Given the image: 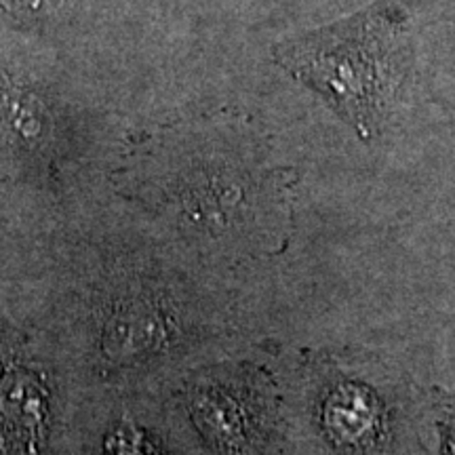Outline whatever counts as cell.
<instances>
[{
    "instance_id": "1",
    "label": "cell",
    "mask_w": 455,
    "mask_h": 455,
    "mask_svg": "<svg viewBox=\"0 0 455 455\" xmlns=\"http://www.w3.org/2000/svg\"><path fill=\"white\" fill-rule=\"evenodd\" d=\"M275 53L365 140L382 127L411 68L407 17L386 0L287 38Z\"/></svg>"
},
{
    "instance_id": "2",
    "label": "cell",
    "mask_w": 455,
    "mask_h": 455,
    "mask_svg": "<svg viewBox=\"0 0 455 455\" xmlns=\"http://www.w3.org/2000/svg\"><path fill=\"white\" fill-rule=\"evenodd\" d=\"M49 426L41 375L0 348V455H43Z\"/></svg>"
},
{
    "instance_id": "3",
    "label": "cell",
    "mask_w": 455,
    "mask_h": 455,
    "mask_svg": "<svg viewBox=\"0 0 455 455\" xmlns=\"http://www.w3.org/2000/svg\"><path fill=\"white\" fill-rule=\"evenodd\" d=\"M173 321L163 306L150 299L123 301L104 318L101 348L116 358L155 355L178 331Z\"/></svg>"
},
{
    "instance_id": "4",
    "label": "cell",
    "mask_w": 455,
    "mask_h": 455,
    "mask_svg": "<svg viewBox=\"0 0 455 455\" xmlns=\"http://www.w3.org/2000/svg\"><path fill=\"white\" fill-rule=\"evenodd\" d=\"M196 422L212 439L215 449L226 455H241L255 435V413L236 392L209 388L192 398Z\"/></svg>"
},
{
    "instance_id": "5",
    "label": "cell",
    "mask_w": 455,
    "mask_h": 455,
    "mask_svg": "<svg viewBox=\"0 0 455 455\" xmlns=\"http://www.w3.org/2000/svg\"><path fill=\"white\" fill-rule=\"evenodd\" d=\"M329 430L335 439L344 443H361L363 436L371 435L375 409L367 395L358 390H339L327 407Z\"/></svg>"
},
{
    "instance_id": "6",
    "label": "cell",
    "mask_w": 455,
    "mask_h": 455,
    "mask_svg": "<svg viewBox=\"0 0 455 455\" xmlns=\"http://www.w3.org/2000/svg\"><path fill=\"white\" fill-rule=\"evenodd\" d=\"M30 98L4 78H0V140L30 141L38 129V116Z\"/></svg>"
},
{
    "instance_id": "7",
    "label": "cell",
    "mask_w": 455,
    "mask_h": 455,
    "mask_svg": "<svg viewBox=\"0 0 455 455\" xmlns=\"http://www.w3.org/2000/svg\"><path fill=\"white\" fill-rule=\"evenodd\" d=\"M106 451L108 455H163L144 432L131 424H123L108 436Z\"/></svg>"
},
{
    "instance_id": "8",
    "label": "cell",
    "mask_w": 455,
    "mask_h": 455,
    "mask_svg": "<svg viewBox=\"0 0 455 455\" xmlns=\"http://www.w3.org/2000/svg\"><path fill=\"white\" fill-rule=\"evenodd\" d=\"M49 0H0V7L7 9L9 13L17 17L28 15V13H38L43 7L47 9Z\"/></svg>"
},
{
    "instance_id": "9",
    "label": "cell",
    "mask_w": 455,
    "mask_h": 455,
    "mask_svg": "<svg viewBox=\"0 0 455 455\" xmlns=\"http://www.w3.org/2000/svg\"><path fill=\"white\" fill-rule=\"evenodd\" d=\"M445 453L455 455V424H451L445 432Z\"/></svg>"
}]
</instances>
